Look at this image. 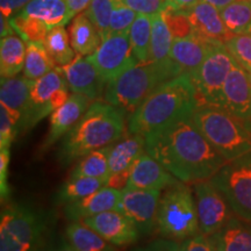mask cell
<instances>
[{"mask_svg": "<svg viewBox=\"0 0 251 251\" xmlns=\"http://www.w3.org/2000/svg\"><path fill=\"white\" fill-rule=\"evenodd\" d=\"M146 151L185 184L211 179L227 163L198 129L193 117L147 135Z\"/></svg>", "mask_w": 251, "mask_h": 251, "instance_id": "6da1fadb", "label": "cell"}, {"mask_svg": "<svg viewBox=\"0 0 251 251\" xmlns=\"http://www.w3.org/2000/svg\"><path fill=\"white\" fill-rule=\"evenodd\" d=\"M125 113L106 100H94L77 122L62 139L58 161L63 165L106 148L125 134Z\"/></svg>", "mask_w": 251, "mask_h": 251, "instance_id": "7a4b0ae2", "label": "cell"}, {"mask_svg": "<svg viewBox=\"0 0 251 251\" xmlns=\"http://www.w3.org/2000/svg\"><path fill=\"white\" fill-rule=\"evenodd\" d=\"M198 108L196 89L188 74L165 81L128 119V133L143 136L180 119L193 117Z\"/></svg>", "mask_w": 251, "mask_h": 251, "instance_id": "3957f363", "label": "cell"}, {"mask_svg": "<svg viewBox=\"0 0 251 251\" xmlns=\"http://www.w3.org/2000/svg\"><path fill=\"white\" fill-rule=\"evenodd\" d=\"M181 74L171 58L164 62L139 63L108 81L103 99L130 117L157 87Z\"/></svg>", "mask_w": 251, "mask_h": 251, "instance_id": "277c9868", "label": "cell"}, {"mask_svg": "<svg viewBox=\"0 0 251 251\" xmlns=\"http://www.w3.org/2000/svg\"><path fill=\"white\" fill-rule=\"evenodd\" d=\"M194 124L227 162L251 152V122L216 106H199Z\"/></svg>", "mask_w": 251, "mask_h": 251, "instance_id": "5b68a950", "label": "cell"}, {"mask_svg": "<svg viewBox=\"0 0 251 251\" xmlns=\"http://www.w3.org/2000/svg\"><path fill=\"white\" fill-rule=\"evenodd\" d=\"M156 228L163 237L175 241L200 233L194 194L185 183L178 180L165 188L158 202Z\"/></svg>", "mask_w": 251, "mask_h": 251, "instance_id": "8992f818", "label": "cell"}, {"mask_svg": "<svg viewBox=\"0 0 251 251\" xmlns=\"http://www.w3.org/2000/svg\"><path fill=\"white\" fill-rule=\"evenodd\" d=\"M45 229V218L31 207H5L0 222V251H37Z\"/></svg>", "mask_w": 251, "mask_h": 251, "instance_id": "52a82bcc", "label": "cell"}, {"mask_svg": "<svg viewBox=\"0 0 251 251\" xmlns=\"http://www.w3.org/2000/svg\"><path fill=\"white\" fill-rule=\"evenodd\" d=\"M235 59L224 43L212 47L202 64L190 75L196 89L198 107L216 106L222 107V91Z\"/></svg>", "mask_w": 251, "mask_h": 251, "instance_id": "ba28073f", "label": "cell"}, {"mask_svg": "<svg viewBox=\"0 0 251 251\" xmlns=\"http://www.w3.org/2000/svg\"><path fill=\"white\" fill-rule=\"evenodd\" d=\"M211 180L236 216L251 221V152L226 163Z\"/></svg>", "mask_w": 251, "mask_h": 251, "instance_id": "9c48e42d", "label": "cell"}, {"mask_svg": "<svg viewBox=\"0 0 251 251\" xmlns=\"http://www.w3.org/2000/svg\"><path fill=\"white\" fill-rule=\"evenodd\" d=\"M69 85L59 67H56L39 79L33 80L29 96L28 114L25 121L24 129L31 128L37 122L51 114L67 101Z\"/></svg>", "mask_w": 251, "mask_h": 251, "instance_id": "30bf717a", "label": "cell"}, {"mask_svg": "<svg viewBox=\"0 0 251 251\" xmlns=\"http://www.w3.org/2000/svg\"><path fill=\"white\" fill-rule=\"evenodd\" d=\"M193 193L201 234L207 236L214 234L236 216L228 200L211 179L194 183Z\"/></svg>", "mask_w": 251, "mask_h": 251, "instance_id": "8fae6325", "label": "cell"}, {"mask_svg": "<svg viewBox=\"0 0 251 251\" xmlns=\"http://www.w3.org/2000/svg\"><path fill=\"white\" fill-rule=\"evenodd\" d=\"M87 58L107 83L139 64L131 50L129 33L108 34L99 48Z\"/></svg>", "mask_w": 251, "mask_h": 251, "instance_id": "7c38bea8", "label": "cell"}, {"mask_svg": "<svg viewBox=\"0 0 251 251\" xmlns=\"http://www.w3.org/2000/svg\"><path fill=\"white\" fill-rule=\"evenodd\" d=\"M161 191L124 190L119 211L125 214L141 234H150L156 227Z\"/></svg>", "mask_w": 251, "mask_h": 251, "instance_id": "4fadbf2b", "label": "cell"}, {"mask_svg": "<svg viewBox=\"0 0 251 251\" xmlns=\"http://www.w3.org/2000/svg\"><path fill=\"white\" fill-rule=\"evenodd\" d=\"M72 93L83 94L91 101L99 100L105 94L107 81L87 57L77 55L70 64L59 67Z\"/></svg>", "mask_w": 251, "mask_h": 251, "instance_id": "5bb4252c", "label": "cell"}, {"mask_svg": "<svg viewBox=\"0 0 251 251\" xmlns=\"http://www.w3.org/2000/svg\"><path fill=\"white\" fill-rule=\"evenodd\" d=\"M80 222L117 247L136 242L141 234L133 222L117 209L89 216Z\"/></svg>", "mask_w": 251, "mask_h": 251, "instance_id": "9a60e30c", "label": "cell"}, {"mask_svg": "<svg viewBox=\"0 0 251 251\" xmlns=\"http://www.w3.org/2000/svg\"><path fill=\"white\" fill-rule=\"evenodd\" d=\"M177 181L178 179L171 172L146 151L131 166L129 179L125 190L162 191Z\"/></svg>", "mask_w": 251, "mask_h": 251, "instance_id": "2e32d148", "label": "cell"}, {"mask_svg": "<svg viewBox=\"0 0 251 251\" xmlns=\"http://www.w3.org/2000/svg\"><path fill=\"white\" fill-rule=\"evenodd\" d=\"M91 102L92 101L83 94H70L67 101L50 115L49 130L41 147V152L46 151L58 140L63 139L65 134L80 120Z\"/></svg>", "mask_w": 251, "mask_h": 251, "instance_id": "e0dca14e", "label": "cell"}, {"mask_svg": "<svg viewBox=\"0 0 251 251\" xmlns=\"http://www.w3.org/2000/svg\"><path fill=\"white\" fill-rule=\"evenodd\" d=\"M222 108L244 120L251 119V85L248 71L234 63L222 91Z\"/></svg>", "mask_w": 251, "mask_h": 251, "instance_id": "ac0fdd59", "label": "cell"}, {"mask_svg": "<svg viewBox=\"0 0 251 251\" xmlns=\"http://www.w3.org/2000/svg\"><path fill=\"white\" fill-rule=\"evenodd\" d=\"M122 192L124 191L103 186L78 201L67 203L64 207L65 216L70 221L75 222L113 209L119 211Z\"/></svg>", "mask_w": 251, "mask_h": 251, "instance_id": "d6986e66", "label": "cell"}, {"mask_svg": "<svg viewBox=\"0 0 251 251\" xmlns=\"http://www.w3.org/2000/svg\"><path fill=\"white\" fill-rule=\"evenodd\" d=\"M188 14L194 29V35L224 45L233 36L226 27L219 9L202 0L188 9Z\"/></svg>", "mask_w": 251, "mask_h": 251, "instance_id": "ffe728a7", "label": "cell"}, {"mask_svg": "<svg viewBox=\"0 0 251 251\" xmlns=\"http://www.w3.org/2000/svg\"><path fill=\"white\" fill-rule=\"evenodd\" d=\"M214 45L216 42H211L197 35L174 40L170 58L179 67L183 74L192 75L202 64Z\"/></svg>", "mask_w": 251, "mask_h": 251, "instance_id": "44dd1931", "label": "cell"}, {"mask_svg": "<svg viewBox=\"0 0 251 251\" xmlns=\"http://www.w3.org/2000/svg\"><path fill=\"white\" fill-rule=\"evenodd\" d=\"M33 80L23 77H1L0 105H4L20 121V130L24 129L28 114L29 96Z\"/></svg>", "mask_w": 251, "mask_h": 251, "instance_id": "7402d4cb", "label": "cell"}, {"mask_svg": "<svg viewBox=\"0 0 251 251\" xmlns=\"http://www.w3.org/2000/svg\"><path fill=\"white\" fill-rule=\"evenodd\" d=\"M209 240L216 251H251V221L234 216Z\"/></svg>", "mask_w": 251, "mask_h": 251, "instance_id": "603a6c76", "label": "cell"}, {"mask_svg": "<svg viewBox=\"0 0 251 251\" xmlns=\"http://www.w3.org/2000/svg\"><path fill=\"white\" fill-rule=\"evenodd\" d=\"M146 152V136L128 133L108 147V163L111 174L129 171L139 157Z\"/></svg>", "mask_w": 251, "mask_h": 251, "instance_id": "cb8c5ba5", "label": "cell"}, {"mask_svg": "<svg viewBox=\"0 0 251 251\" xmlns=\"http://www.w3.org/2000/svg\"><path fill=\"white\" fill-rule=\"evenodd\" d=\"M19 14L37 19L49 29L56 26H65L74 19L67 0H31Z\"/></svg>", "mask_w": 251, "mask_h": 251, "instance_id": "d4e9b609", "label": "cell"}, {"mask_svg": "<svg viewBox=\"0 0 251 251\" xmlns=\"http://www.w3.org/2000/svg\"><path fill=\"white\" fill-rule=\"evenodd\" d=\"M71 46L77 55L90 56L99 48L102 36L85 12L72 19L70 26Z\"/></svg>", "mask_w": 251, "mask_h": 251, "instance_id": "484cf974", "label": "cell"}, {"mask_svg": "<svg viewBox=\"0 0 251 251\" xmlns=\"http://www.w3.org/2000/svg\"><path fill=\"white\" fill-rule=\"evenodd\" d=\"M27 43L18 34L1 37L0 74L1 77H15L24 70Z\"/></svg>", "mask_w": 251, "mask_h": 251, "instance_id": "4316f807", "label": "cell"}, {"mask_svg": "<svg viewBox=\"0 0 251 251\" xmlns=\"http://www.w3.org/2000/svg\"><path fill=\"white\" fill-rule=\"evenodd\" d=\"M65 237L77 251H115L113 244L80 221L68 225Z\"/></svg>", "mask_w": 251, "mask_h": 251, "instance_id": "83f0119b", "label": "cell"}, {"mask_svg": "<svg viewBox=\"0 0 251 251\" xmlns=\"http://www.w3.org/2000/svg\"><path fill=\"white\" fill-rule=\"evenodd\" d=\"M106 183L107 180L97 179V178L70 177V179L59 187L57 194L55 196V200L56 202L64 203V205L78 201L106 186Z\"/></svg>", "mask_w": 251, "mask_h": 251, "instance_id": "f1b7e54d", "label": "cell"}, {"mask_svg": "<svg viewBox=\"0 0 251 251\" xmlns=\"http://www.w3.org/2000/svg\"><path fill=\"white\" fill-rule=\"evenodd\" d=\"M26 58L24 65V76L30 80L43 77L56 68L54 59L50 57L43 43L26 42Z\"/></svg>", "mask_w": 251, "mask_h": 251, "instance_id": "f546056e", "label": "cell"}, {"mask_svg": "<svg viewBox=\"0 0 251 251\" xmlns=\"http://www.w3.org/2000/svg\"><path fill=\"white\" fill-rule=\"evenodd\" d=\"M131 50L139 63L150 62L151 47V17L137 13L129 29Z\"/></svg>", "mask_w": 251, "mask_h": 251, "instance_id": "4dcf8cb0", "label": "cell"}, {"mask_svg": "<svg viewBox=\"0 0 251 251\" xmlns=\"http://www.w3.org/2000/svg\"><path fill=\"white\" fill-rule=\"evenodd\" d=\"M45 47L57 67L70 64L77 56L71 46L70 35L64 26H56L48 31Z\"/></svg>", "mask_w": 251, "mask_h": 251, "instance_id": "1f68e13d", "label": "cell"}, {"mask_svg": "<svg viewBox=\"0 0 251 251\" xmlns=\"http://www.w3.org/2000/svg\"><path fill=\"white\" fill-rule=\"evenodd\" d=\"M108 147L96 150L80 158V161L72 170L70 177H89L107 180L111 175L108 163Z\"/></svg>", "mask_w": 251, "mask_h": 251, "instance_id": "d6a6232c", "label": "cell"}, {"mask_svg": "<svg viewBox=\"0 0 251 251\" xmlns=\"http://www.w3.org/2000/svg\"><path fill=\"white\" fill-rule=\"evenodd\" d=\"M222 20L233 35L251 29V0H235L220 11Z\"/></svg>", "mask_w": 251, "mask_h": 251, "instance_id": "836d02e7", "label": "cell"}, {"mask_svg": "<svg viewBox=\"0 0 251 251\" xmlns=\"http://www.w3.org/2000/svg\"><path fill=\"white\" fill-rule=\"evenodd\" d=\"M172 43H174V36L161 13L152 15L150 61L164 62L170 59Z\"/></svg>", "mask_w": 251, "mask_h": 251, "instance_id": "e575fe53", "label": "cell"}, {"mask_svg": "<svg viewBox=\"0 0 251 251\" xmlns=\"http://www.w3.org/2000/svg\"><path fill=\"white\" fill-rule=\"evenodd\" d=\"M9 21L15 33L26 42H37L45 45L46 37L50 30L45 23L34 18L24 17L21 14H17Z\"/></svg>", "mask_w": 251, "mask_h": 251, "instance_id": "d590c367", "label": "cell"}, {"mask_svg": "<svg viewBox=\"0 0 251 251\" xmlns=\"http://www.w3.org/2000/svg\"><path fill=\"white\" fill-rule=\"evenodd\" d=\"M162 18L168 25L174 40L184 39L194 35V29L191 23L190 14L186 9H179L165 5L161 12Z\"/></svg>", "mask_w": 251, "mask_h": 251, "instance_id": "8d00e7d4", "label": "cell"}, {"mask_svg": "<svg viewBox=\"0 0 251 251\" xmlns=\"http://www.w3.org/2000/svg\"><path fill=\"white\" fill-rule=\"evenodd\" d=\"M120 0H92L85 13L101 34L102 40L109 34V20L115 5Z\"/></svg>", "mask_w": 251, "mask_h": 251, "instance_id": "74e56055", "label": "cell"}, {"mask_svg": "<svg viewBox=\"0 0 251 251\" xmlns=\"http://www.w3.org/2000/svg\"><path fill=\"white\" fill-rule=\"evenodd\" d=\"M235 62L244 70L251 71V34H236L225 43Z\"/></svg>", "mask_w": 251, "mask_h": 251, "instance_id": "f35d334b", "label": "cell"}, {"mask_svg": "<svg viewBox=\"0 0 251 251\" xmlns=\"http://www.w3.org/2000/svg\"><path fill=\"white\" fill-rule=\"evenodd\" d=\"M137 17V13L122 0L118 1L111 14L109 20V34L111 33H129L131 25Z\"/></svg>", "mask_w": 251, "mask_h": 251, "instance_id": "ab89813d", "label": "cell"}, {"mask_svg": "<svg viewBox=\"0 0 251 251\" xmlns=\"http://www.w3.org/2000/svg\"><path fill=\"white\" fill-rule=\"evenodd\" d=\"M20 131V121L4 105H0V149L11 148Z\"/></svg>", "mask_w": 251, "mask_h": 251, "instance_id": "60d3db41", "label": "cell"}, {"mask_svg": "<svg viewBox=\"0 0 251 251\" xmlns=\"http://www.w3.org/2000/svg\"><path fill=\"white\" fill-rule=\"evenodd\" d=\"M126 5L129 6L136 13L152 15L161 13L164 8L166 0H122Z\"/></svg>", "mask_w": 251, "mask_h": 251, "instance_id": "b9f144b4", "label": "cell"}, {"mask_svg": "<svg viewBox=\"0 0 251 251\" xmlns=\"http://www.w3.org/2000/svg\"><path fill=\"white\" fill-rule=\"evenodd\" d=\"M179 251H216L209 236L201 233L193 235L180 243Z\"/></svg>", "mask_w": 251, "mask_h": 251, "instance_id": "7bdbcfd3", "label": "cell"}, {"mask_svg": "<svg viewBox=\"0 0 251 251\" xmlns=\"http://www.w3.org/2000/svg\"><path fill=\"white\" fill-rule=\"evenodd\" d=\"M11 148L8 149H0V193H1V198L8 197V184H7V177H8V165L9 159H11Z\"/></svg>", "mask_w": 251, "mask_h": 251, "instance_id": "ee69618b", "label": "cell"}, {"mask_svg": "<svg viewBox=\"0 0 251 251\" xmlns=\"http://www.w3.org/2000/svg\"><path fill=\"white\" fill-rule=\"evenodd\" d=\"M180 244L170 238H158L144 247L135 248L131 251H179Z\"/></svg>", "mask_w": 251, "mask_h": 251, "instance_id": "f6af8a7d", "label": "cell"}, {"mask_svg": "<svg viewBox=\"0 0 251 251\" xmlns=\"http://www.w3.org/2000/svg\"><path fill=\"white\" fill-rule=\"evenodd\" d=\"M31 0H0L1 15L11 20L12 18L20 13L25 6Z\"/></svg>", "mask_w": 251, "mask_h": 251, "instance_id": "bcb514c9", "label": "cell"}, {"mask_svg": "<svg viewBox=\"0 0 251 251\" xmlns=\"http://www.w3.org/2000/svg\"><path fill=\"white\" fill-rule=\"evenodd\" d=\"M129 171H122V172H115V174L109 175L106 186L115 188V190L124 191L126 186H127L128 179H129Z\"/></svg>", "mask_w": 251, "mask_h": 251, "instance_id": "7dc6e473", "label": "cell"}, {"mask_svg": "<svg viewBox=\"0 0 251 251\" xmlns=\"http://www.w3.org/2000/svg\"><path fill=\"white\" fill-rule=\"evenodd\" d=\"M67 1L74 17H76L77 14L86 11V8L89 7L92 0H67Z\"/></svg>", "mask_w": 251, "mask_h": 251, "instance_id": "c3c4849f", "label": "cell"}, {"mask_svg": "<svg viewBox=\"0 0 251 251\" xmlns=\"http://www.w3.org/2000/svg\"><path fill=\"white\" fill-rule=\"evenodd\" d=\"M200 0H166V4L172 7L179 8V9H191L193 6H196Z\"/></svg>", "mask_w": 251, "mask_h": 251, "instance_id": "681fc988", "label": "cell"}, {"mask_svg": "<svg viewBox=\"0 0 251 251\" xmlns=\"http://www.w3.org/2000/svg\"><path fill=\"white\" fill-rule=\"evenodd\" d=\"M0 31H1V37L15 34V30L14 28L12 27L9 19L2 17V15H1V29H0Z\"/></svg>", "mask_w": 251, "mask_h": 251, "instance_id": "f907efd6", "label": "cell"}, {"mask_svg": "<svg viewBox=\"0 0 251 251\" xmlns=\"http://www.w3.org/2000/svg\"><path fill=\"white\" fill-rule=\"evenodd\" d=\"M202 1L214 6V7L218 8L219 11H221L222 8H225L226 6H228L229 4H231V2H234L235 0H202Z\"/></svg>", "mask_w": 251, "mask_h": 251, "instance_id": "816d5d0a", "label": "cell"}, {"mask_svg": "<svg viewBox=\"0 0 251 251\" xmlns=\"http://www.w3.org/2000/svg\"><path fill=\"white\" fill-rule=\"evenodd\" d=\"M52 251H77L67 240H62L57 247Z\"/></svg>", "mask_w": 251, "mask_h": 251, "instance_id": "f5cc1de1", "label": "cell"}, {"mask_svg": "<svg viewBox=\"0 0 251 251\" xmlns=\"http://www.w3.org/2000/svg\"><path fill=\"white\" fill-rule=\"evenodd\" d=\"M248 76H249V81H250V85H251V71H248Z\"/></svg>", "mask_w": 251, "mask_h": 251, "instance_id": "db71d44e", "label": "cell"}, {"mask_svg": "<svg viewBox=\"0 0 251 251\" xmlns=\"http://www.w3.org/2000/svg\"><path fill=\"white\" fill-rule=\"evenodd\" d=\"M249 34H251V29H250V31H249Z\"/></svg>", "mask_w": 251, "mask_h": 251, "instance_id": "11a10c76", "label": "cell"}, {"mask_svg": "<svg viewBox=\"0 0 251 251\" xmlns=\"http://www.w3.org/2000/svg\"><path fill=\"white\" fill-rule=\"evenodd\" d=\"M37 251H42V250H40V249H39V250H37Z\"/></svg>", "mask_w": 251, "mask_h": 251, "instance_id": "9f6ffc18", "label": "cell"}, {"mask_svg": "<svg viewBox=\"0 0 251 251\" xmlns=\"http://www.w3.org/2000/svg\"><path fill=\"white\" fill-rule=\"evenodd\" d=\"M250 122H251V119H250Z\"/></svg>", "mask_w": 251, "mask_h": 251, "instance_id": "6f0895ef", "label": "cell"}]
</instances>
